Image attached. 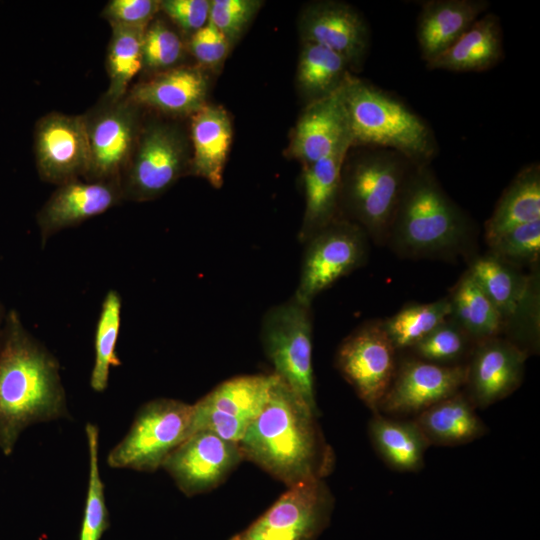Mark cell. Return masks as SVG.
Returning <instances> with one entry per match:
<instances>
[{"mask_svg": "<svg viewBox=\"0 0 540 540\" xmlns=\"http://www.w3.org/2000/svg\"><path fill=\"white\" fill-rule=\"evenodd\" d=\"M68 416L57 359L8 311L0 337V450L8 456L26 428Z\"/></svg>", "mask_w": 540, "mask_h": 540, "instance_id": "obj_1", "label": "cell"}, {"mask_svg": "<svg viewBox=\"0 0 540 540\" xmlns=\"http://www.w3.org/2000/svg\"><path fill=\"white\" fill-rule=\"evenodd\" d=\"M317 417L275 375L263 410L238 442L244 460L286 487L324 479L333 470L335 456Z\"/></svg>", "mask_w": 540, "mask_h": 540, "instance_id": "obj_2", "label": "cell"}, {"mask_svg": "<svg viewBox=\"0 0 540 540\" xmlns=\"http://www.w3.org/2000/svg\"><path fill=\"white\" fill-rule=\"evenodd\" d=\"M476 232L472 219L445 192L430 165L412 166L385 246L403 259L469 261L477 254Z\"/></svg>", "mask_w": 540, "mask_h": 540, "instance_id": "obj_3", "label": "cell"}, {"mask_svg": "<svg viewBox=\"0 0 540 540\" xmlns=\"http://www.w3.org/2000/svg\"><path fill=\"white\" fill-rule=\"evenodd\" d=\"M340 93L352 148L387 149L414 166L430 165L438 153L434 132L402 100L350 72Z\"/></svg>", "mask_w": 540, "mask_h": 540, "instance_id": "obj_4", "label": "cell"}, {"mask_svg": "<svg viewBox=\"0 0 540 540\" xmlns=\"http://www.w3.org/2000/svg\"><path fill=\"white\" fill-rule=\"evenodd\" d=\"M412 166L387 149L370 148L352 160L346 156L341 173L340 217L362 228L375 245L385 246Z\"/></svg>", "mask_w": 540, "mask_h": 540, "instance_id": "obj_5", "label": "cell"}, {"mask_svg": "<svg viewBox=\"0 0 540 540\" xmlns=\"http://www.w3.org/2000/svg\"><path fill=\"white\" fill-rule=\"evenodd\" d=\"M311 305L294 295L270 308L261 324L263 350L281 379L318 416L312 365Z\"/></svg>", "mask_w": 540, "mask_h": 540, "instance_id": "obj_6", "label": "cell"}, {"mask_svg": "<svg viewBox=\"0 0 540 540\" xmlns=\"http://www.w3.org/2000/svg\"><path fill=\"white\" fill-rule=\"evenodd\" d=\"M192 404L172 398H156L136 412L126 435L110 450L107 465L152 473L190 436Z\"/></svg>", "mask_w": 540, "mask_h": 540, "instance_id": "obj_7", "label": "cell"}, {"mask_svg": "<svg viewBox=\"0 0 540 540\" xmlns=\"http://www.w3.org/2000/svg\"><path fill=\"white\" fill-rule=\"evenodd\" d=\"M190 159L179 128L161 122L147 125L120 179L123 199L142 202L161 196L189 173Z\"/></svg>", "mask_w": 540, "mask_h": 540, "instance_id": "obj_8", "label": "cell"}, {"mask_svg": "<svg viewBox=\"0 0 540 540\" xmlns=\"http://www.w3.org/2000/svg\"><path fill=\"white\" fill-rule=\"evenodd\" d=\"M303 245L305 250L294 296L310 305L340 278L362 267L370 251V240L364 230L341 217Z\"/></svg>", "mask_w": 540, "mask_h": 540, "instance_id": "obj_9", "label": "cell"}, {"mask_svg": "<svg viewBox=\"0 0 540 540\" xmlns=\"http://www.w3.org/2000/svg\"><path fill=\"white\" fill-rule=\"evenodd\" d=\"M334 498L324 479L287 490L257 519L229 540H316L330 522Z\"/></svg>", "mask_w": 540, "mask_h": 540, "instance_id": "obj_10", "label": "cell"}, {"mask_svg": "<svg viewBox=\"0 0 540 540\" xmlns=\"http://www.w3.org/2000/svg\"><path fill=\"white\" fill-rule=\"evenodd\" d=\"M397 352L381 319L364 322L337 348L336 369L373 413L378 412L394 378Z\"/></svg>", "mask_w": 540, "mask_h": 540, "instance_id": "obj_11", "label": "cell"}, {"mask_svg": "<svg viewBox=\"0 0 540 540\" xmlns=\"http://www.w3.org/2000/svg\"><path fill=\"white\" fill-rule=\"evenodd\" d=\"M275 375L258 374L223 381L192 404V430H208L239 442L263 410Z\"/></svg>", "mask_w": 540, "mask_h": 540, "instance_id": "obj_12", "label": "cell"}, {"mask_svg": "<svg viewBox=\"0 0 540 540\" xmlns=\"http://www.w3.org/2000/svg\"><path fill=\"white\" fill-rule=\"evenodd\" d=\"M138 108L127 98L106 100L84 115L89 146L86 180L120 183L140 134Z\"/></svg>", "mask_w": 540, "mask_h": 540, "instance_id": "obj_13", "label": "cell"}, {"mask_svg": "<svg viewBox=\"0 0 540 540\" xmlns=\"http://www.w3.org/2000/svg\"><path fill=\"white\" fill-rule=\"evenodd\" d=\"M243 460L238 442L197 430L166 458L162 468L184 495L192 497L217 488Z\"/></svg>", "mask_w": 540, "mask_h": 540, "instance_id": "obj_14", "label": "cell"}, {"mask_svg": "<svg viewBox=\"0 0 540 540\" xmlns=\"http://www.w3.org/2000/svg\"><path fill=\"white\" fill-rule=\"evenodd\" d=\"M467 365H442L411 357L398 362L392 383L377 413L418 415L432 405L462 391Z\"/></svg>", "mask_w": 540, "mask_h": 540, "instance_id": "obj_15", "label": "cell"}, {"mask_svg": "<svg viewBox=\"0 0 540 540\" xmlns=\"http://www.w3.org/2000/svg\"><path fill=\"white\" fill-rule=\"evenodd\" d=\"M36 167L40 178L61 185L86 176L89 146L84 115L50 113L36 124Z\"/></svg>", "mask_w": 540, "mask_h": 540, "instance_id": "obj_16", "label": "cell"}, {"mask_svg": "<svg viewBox=\"0 0 540 540\" xmlns=\"http://www.w3.org/2000/svg\"><path fill=\"white\" fill-rule=\"evenodd\" d=\"M528 353L497 336L477 342L466 365V396L474 407H488L512 394L524 375Z\"/></svg>", "mask_w": 540, "mask_h": 540, "instance_id": "obj_17", "label": "cell"}, {"mask_svg": "<svg viewBox=\"0 0 540 540\" xmlns=\"http://www.w3.org/2000/svg\"><path fill=\"white\" fill-rule=\"evenodd\" d=\"M303 42L324 46L342 56L350 69H359L367 55L370 33L361 14L346 3L319 1L300 18Z\"/></svg>", "mask_w": 540, "mask_h": 540, "instance_id": "obj_18", "label": "cell"}, {"mask_svg": "<svg viewBox=\"0 0 540 540\" xmlns=\"http://www.w3.org/2000/svg\"><path fill=\"white\" fill-rule=\"evenodd\" d=\"M122 199L119 182L75 179L58 185L36 215L42 245L59 231L103 214Z\"/></svg>", "mask_w": 540, "mask_h": 540, "instance_id": "obj_19", "label": "cell"}, {"mask_svg": "<svg viewBox=\"0 0 540 540\" xmlns=\"http://www.w3.org/2000/svg\"><path fill=\"white\" fill-rule=\"evenodd\" d=\"M346 143L351 144V139L339 88L306 107L294 128L290 153L305 166Z\"/></svg>", "mask_w": 540, "mask_h": 540, "instance_id": "obj_20", "label": "cell"}, {"mask_svg": "<svg viewBox=\"0 0 540 540\" xmlns=\"http://www.w3.org/2000/svg\"><path fill=\"white\" fill-rule=\"evenodd\" d=\"M351 148V144H343L326 157L303 166L305 211L298 236L302 244L340 217L341 173Z\"/></svg>", "mask_w": 540, "mask_h": 540, "instance_id": "obj_21", "label": "cell"}, {"mask_svg": "<svg viewBox=\"0 0 540 540\" xmlns=\"http://www.w3.org/2000/svg\"><path fill=\"white\" fill-rule=\"evenodd\" d=\"M489 7L488 0L424 1L416 38L425 63L451 47Z\"/></svg>", "mask_w": 540, "mask_h": 540, "instance_id": "obj_22", "label": "cell"}, {"mask_svg": "<svg viewBox=\"0 0 540 540\" xmlns=\"http://www.w3.org/2000/svg\"><path fill=\"white\" fill-rule=\"evenodd\" d=\"M208 81L194 67H174L137 84L127 99L172 115H193L206 105Z\"/></svg>", "mask_w": 540, "mask_h": 540, "instance_id": "obj_23", "label": "cell"}, {"mask_svg": "<svg viewBox=\"0 0 540 540\" xmlns=\"http://www.w3.org/2000/svg\"><path fill=\"white\" fill-rule=\"evenodd\" d=\"M232 134V123L223 107L206 104L191 115L189 173L204 178L219 189L223 184Z\"/></svg>", "mask_w": 540, "mask_h": 540, "instance_id": "obj_24", "label": "cell"}, {"mask_svg": "<svg viewBox=\"0 0 540 540\" xmlns=\"http://www.w3.org/2000/svg\"><path fill=\"white\" fill-rule=\"evenodd\" d=\"M504 56L503 34L497 15L486 13L447 50L426 63L430 70L483 72Z\"/></svg>", "mask_w": 540, "mask_h": 540, "instance_id": "obj_25", "label": "cell"}, {"mask_svg": "<svg viewBox=\"0 0 540 540\" xmlns=\"http://www.w3.org/2000/svg\"><path fill=\"white\" fill-rule=\"evenodd\" d=\"M414 422L430 445H461L487 431L474 405L462 391L425 409L415 416Z\"/></svg>", "mask_w": 540, "mask_h": 540, "instance_id": "obj_26", "label": "cell"}, {"mask_svg": "<svg viewBox=\"0 0 540 540\" xmlns=\"http://www.w3.org/2000/svg\"><path fill=\"white\" fill-rule=\"evenodd\" d=\"M540 220V165L523 167L505 188L484 224L486 243L501 233Z\"/></svg>", "mask_w": 540, "mask_h": 540, "instance_id": "obj_27", "label": "cell"}, {"mask_svg": "<svg viewBox=\"0 0 540 540\" xmlns=\"http://www.w3.org/2000/svg\"><path fill=\"white\" fill-rule=\"evenodd\" d=\"M371 441L383 460L401 472H415L424 463L430 445L416 423L374 413L369 422Z\"/></svg>", "mask_w": 540, "mask_h": 540, "instance_id": "obj_28", "label": "cell"}, {"mask_svg": "<svg viewBox=\"0 0 540 540\" xmlns=\"http://www.w3.org/2000/svg\"><path fill=\"white\" fill-rule=\"evenodd\" d=\"M450 316L476 343L502 336L504 321L494 304L466 270L447 295Z\"/></svg>", "mask_w": 540, "mask_h": 540, "instance_id": "obj_29", "label": "cell"}, {"mask_svg": "<svg viewBox=\"0 0 540 540\" xmlns=\"http://www.w3.org/2000/svg\"><path fill=\"white\" fill-rule=\"evenodd\" d=\"M468 272L494 304L505 322L525 295L531 272L525 274L491 253L475 255L468 261Z\"/></svg>", "mask_w": 540, "mask_h": 540, "instance_id": "obj_30", "label": "cell"}, {"mask_svg": "<svg viewBox=\"0 0 540 540\" xmlns=\"http://www.w3.org/2000/svg\"><path fill=\"white\" fill-rule=\"evenodd\" d=\"M348 62L332 50L303 42L297 67V83L311 101L335 92L349 73Z\"/></svg>", "mask_w": 540, "mask_h": 540, "instance_id": "obj_31", "label": "cell"}, {"mask_svg": "<svg viewBox=\"0 0 540 540\" xmlns=\"http://www.w3.org/2000/svg\"><path fill=\"white\" fill-rule=\"evenodd\" d=\"M450 316L447 296L430 303H409L397 313L382 320L395 348L408 350L429 335Z\"/></svg>", "mask_w": 540, "mask_h": 540, "instance_id": "obj_32", "label": "cell"}, {"mask_svg": "<svg viewBox=\"0 0 540 540\" xmlns=\"http://www.w3.org/2000/svg\"><path fill=\"white\" fill-rule=\"evenodd\" d=\"M122 299L117 290L106 293L96 324L94 337V364L90 375V386L95 392H103L109 382L112 367L121 365L116 345L121 325Z\"/></svg>", "mask_w": 540, "mask_h": 540, "instance_id": "obj_33", "label": "cell"}, {"mask_svg": "<svg viewBox=\"0 0 540 540\" xmlns=\"http://www.w3.org/2000/svg\"><path fill=\"white\" fill-rule=\"evenodd\" d=\"M144 29L113 26L107 51V100L124 98L132 79L143 69Z\"/></svg>", "mask_w": 540, "mask_h": 540, "instance_id": "obj_34", "label": "cell"}, {"mask_svg": "<svg viewBox=\"0 0 540 540\" xmlns=\"http://www.w3.org/2000/svg\"><path fill=\"white\" fill-rule=\"evenodd\" d=\"M89 474L83 520L79 540H100L109 528V512L106 506L104 483L99 470V430L93 423L85 427Z\"/></svg>", "mask_w": 540, "mask_h": 540, "instance_id": "obj_35", "label": "cell"}, {"mask_svg": "<svg viewBox=\"0 0 540 540\" xmlns=\"http://www.w3.org/2000/svg\"><path fill=\"white\" fill-rule=\"evenodd\" d=\"M476 342L452 319H446L424 339L408 349L413 357L442 364L458 365L469 359Z\"/></svg>", "mask_w": 540, "mask_h": 540, "instance_id": "obj_36", "label": "cell"}, {"mask_svg": "<svg viewBox=\"0 0 540 540\" xmlns=\"http://www.w3.org/2000/svg\"><path fill=\"white\" fill-rule=\"evenodd\" d=\"M489 253L522 268L538 266L540 257V220L513 227L487 242Z\"/></svg>", "mask_w": 540, "mask_h": 540, "instance_id": "obj_37", "label": "cell"}, {"mask_svg": "<svg viewBox=\"0 0 540 540\" xmlns=\"http://www.w3.org/2000/svg\"><path fill=\"white\" fill-rule=\"evenodd\" d=\"M539 267L531 269L528 289L512 315L504 322L505 338L524 350V340L536 347L539 336ZM525 351V350H524ZM526 352V351H525Z\"/></svg>", "mask_w": 540, "mask_h": 540, "instance_id": "obj_38", "label": "cell"}, {"mask_svg": "<svg viewBox=\"0 0 540 540\" xmlns=\"http://www.w3.org/2000/svg\"><path fill=\"white\" fill-rule=\"evenodd\" d=\"M184 53L179 36L162 21L145 29L142 43L143 68L163 72L174 68Z\"/></svg>", "mask_w": 540, "mask_h": 540, "instance_id": "obj_39", "label": "cell"}, {"mask_svg": "<svg viewBox=\"0 0 540 540\" xmlns=\"http://www.w3.org/2000/svg\"><path fill=\"white\" fill-rule=\"evenodd\" d=\"M262 2L257 0L210 1L209 22L228 40L235 42L252 21Z\"/></svg>", "mask_w": 540, "mask_h": 540, "instance_id": "obj_40", "label": "cell"}, {"mask_svg": "<svg viewBox=\"0 0 540 540\" xmlns=\"http://www.w3.org/2000/svg\"><path fill=\"white\" fill-rule=\"evenodd\" d=\"M160 11L157 0H111L102 10V17L111 25L146 29Z\"/></svg>", "mask_w": 540, "mask_h": 540, "instance_id": "obj_41", "label": "cell"}, {"mask_svg": "<svg viewBox=\"0 0 540 540\" xmlns=\"http://www.w3.org/2000/svg\"><path fill=\"white\" fill-rule=\"evenodd\" d=\"M230 43L212 24L208 23L192 34L190 50L195 59L205 67H217L225 60Z\"/></svg>", "mask_w": 540, "mask_h": 540, "instance_id": "obj_42", "label": "cell"}, {"mask_svg": "<svg viewBox=\"0 0 540 540\" xmlns=\"http://www.w3.org/2000/svg\"><path fill=\"white\" fill-rule=\"evenodd\" d=\"M160 11H163L181 29L193 34L208 23L210 1L163 0L160 1Z\"/></svg>", "mask_w": 540, "mask_h": 540, "instance_id": "obj_43", "label": "cell"}, {"mask_svg": "<svg viewBox=\"0 0 540 540\" xmlns=\"http://www.w3.org/2000/svg\"><path fill=\"white\" fill-rule=\"evenodd\" d=\"M6 315H7V312H5L3 305L0 303V337H1L3 327H4Z\"/></svg>", "mask_w": 540, "mask_h": 540, "instance_id": "obj_44", "label": "cell"}]
</instances>
